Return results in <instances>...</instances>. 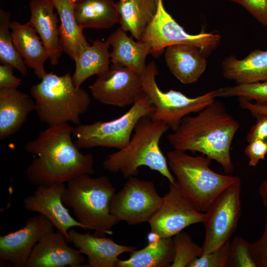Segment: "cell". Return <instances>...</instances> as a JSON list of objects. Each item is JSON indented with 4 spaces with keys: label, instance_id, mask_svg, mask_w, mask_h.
Masks as SVG:
<instances>
[{
    "label": "cell",
    "instance_id": "1",
    "mask_svg": "<svg viewBox=\"0 0 267 267\" xmlns=\"http://www.w3.org/2000/svg\"><path fill=\"white\" fill-rule=\"evenodd\" d=\"M73 129L68 123L50 126L26 144L25 150L34 156L26 170L32 183L47 186L95 173L93 156L80 152L72 141Z\"/></svg>",
    "mask_w": 267,
    "mask_h": 267
},
{
    "label": "cell",
    "instance_id": "2",
    "mask_svg": "<svg viewBox=\"0 0 267 267\" xmlns=\"http://www.w3.org/2000/svg\"><path fill=\"white\" fill-rule=\"evenodd\" d=\"M239 122L216 99L193 116L184 117L167 136L174 149L198 152L219 163L228 174L234 170L230 147Z\"/></svg>",
    "mask_w": 267,
    "mask_h": 267
},
{
    "label": "cell",
    "instance_id": "3",
    "mask_svg": "<svg viewBox=\"0 0 267 267\" xmlns=\"http://www.w3.org/2000/svg\"><path fill=\"white\" fill-rule=\"evenodd\" d=\"M169 129L164 123L153 120L149 116L142 117L128 145L107 156L103 163L104 169L111 173L120 172L128 178L138 174L139 167L146 166L158 172L170 183L175 182L167 159L159 146L161 137Z\"/></svg>",
    "mask_w": 267,
    "mask_h": 267
},
{
    "label": "cell",
    "instance_id": "4",
    "mask_svg": "<svg viewBox=\"0 0 267 267\" xmlns=\"http://www.w3.org/2000/svg\"><path fill=\"white\" fill-rule=\"evenodd\" d=\"M116 189L105 176L91 178L77 176L67 182L62 195L65 205L72 209L76 219L93 235H111L112 227L119 222L111 215L110 205Z\"/></svg>",
    "mask_w": 267,
    "mask_h": 267
},
{
    "label": "cell",
    "instance_id": "5",
    "mask_svg": "<svg viewBox=\"0 0 267 267\" xmlns=\"http://www.w3.org/2000/svg\"><path fill=\"white\" fill-rule=\"evenodd\" d=\"M30 94L39 119L49 126L69 122L79 125L80 116L91 103L87 91L75 86L70 72L62 76L46 73L31 87Z\"/></svg>",
    "mask_w": 267,
    "mask_h": 267
},
{
    "label": "cell",
    "instance_id": "6",
    "mask_svg": "<svg viewBox=\"0 0 267 267\" xmlns=\"http://www.w3.org/2000/svg\"><path fill=\"white\" fill-rule=\"evenodd\" d=\"M167 159L176 181L201 212L205 213L222 191L240 179L213 171L210 168L212 160L203 154L193 156L174 149L167 153Z\"/></svg>",
    "mask_w": 267,
    "mask_h": 267
},
{
    "label": "cell",
    "instance_id": "7",
    "mask_svg": "<svg viewBox=\"0 0 267 267\" xmlns=\"http://www.w3.org/2000/svg\"><path fill=\"white\" fill-rule=\"evenodd\" d=\"M155 110L146 95L120 117L77 125L73 130V135L76 137L74 143L79 149L104 147L122 149L129 143L139 120L144 116L150 117Z\"/></svg>",
    "mask_w": 267,
    "mask_h": 267
},
{
    "label": "cell",
    "instance_id": "8",
    "mask_svg": "<svg viewBox=\"0 0 267 267\" xmlns=\"http://www.w3.org/2000/svg\"><path fill=\"white\" fill-rule=\"evenodd\" d=\"M158 74L155 63L151 61L141 75V82L146 94L155 108L150 118L164 123L173 131L178 128L184 117L201 111L217 97L216 89L195 97H188L173 89L164 92L156 81Z\"/></svg>",
    "mask_w": 267,
    "mask_h": 267
},
{
    "label": "cell",
    "instance_id": "9",
    "mask_svg": "<svg viewBox=\"0 0 267 267\" xmlns=\"http://www.w3.org/2000/svg\"><path fill=\"white\" fill-rule=\"evenodd\" d=\"M140 41L150 44L151 54L155 56L169 45L186 44L199 47L208 57L220 44L221 36L214 33L201 32L195 35L187 33L167 11L163 0H157L156 14Z\"/></svg>",
    "mask_w": 267,
    "mask_h": 267
},
{
    "label": "cell",
    "instance_id": "10",
    "mask_svg": "<svg viewBox=\"0 0 267 267\" xmlns=\"http://www.w3.org/2000/svg\"><path fill=\"white\" fill-rule=\"evenodd\" d=\"M241 188L240 179L222 191L205 212L202 254L220 247L235 232L241 216Z\"/></svg>",
    "mask_w": 267,
    "mask_h": 267
},
{
    "label": "cell",
    "instance_id": "11",
    "mask_svg": "<svg viewBox=\"0 0 267 267\" xmlns=\"http://www.w3.org/2000/svg\"><path fill=\"white\" fill-rule=\"evenodd\" d=\"M163 197L154 183L132 177L113 195L110 205L111 215L118 221L129 224L149 222L160 208Z\"/></svg>",
    "mask_w": 267,
    "mask_h": 267
},
{
    "label": "cell",
    "instance_id": "12",
    "mask_svg": "<svg viewBox=\"0 0 267 267\" xmlns=\"http://www.w3.org/2000/svg\"><path fill=\"white\" fill-rule=\"evenodd\" d=\"M89 88L98 102L121 107L133 105L146 95L141 75L119 64L112 63Z\"/></svg>",
    "mask_w": 267,
    "mask_h": 267
},
{
    "label": "cell",
    "instance_id": "13",
    "mask_svg": "<svg viewBox=\"0 0 267 267\" xmlns=\"http://www.w3.org/2000/svg\"><path fill=\"white\" fill-rule=\"evenodd\" d=\"M206 213L199 211L177 181L170 183L162 205L148 222L151 231L161 238H171L185 227L203 222Z\"/></svg>",
    "mask_w": 267,
    "mask_h": 267
},
{
    "label": "cell",
    "instance_id": "14",
    "mask_svg": "<svg viewBox=\"0 0 267 267\" xmlns=\"http://www.w3.org/2000/svg\"><path fill=\"white\" fill-rule=\"evenodd\" d=\"M54 227L47 218L39 214L28 219L22 228L1 236L0 263L25 267L34 247L46 234L54 231Z\"/></svg>",
    "mask_w": 267,
    "mask_h": 267
},
{
    "label": "cell",
    "instance_id": "15",
    "mask_svg": "<svg viewBox=\"0 0 267 267\" xmlns=\"http://www.w3.org/2000/svg\"><path fill=\"white\" fill-rule=\"evenodd\" d=\"M64 183H55L47 186H38L33 195L26 197L23 200L25 208L29 211L37 212L47 218L71 243L69 230L79 227L88 228L74 218L62 201V195L65 189Z\"/></svg>",
    "mask_w": 267,
    "mask_h": 267
},
{
    "label": "cell",
    "instance_id": "16",
    "mask_svg": "<svg viewBox=\"0 0 267 267\" xmlns=\"http://www.w3.org/2000/svg\"><path fill=\"white\" fill-rule=\"evenodd\" d=\"M68 243L59 230L48 233L34 247L25 267H82L85 258Z\"/></svg>",
    "mask_w": 267,
    "mask_h": 267
},
{
    "label": "cell",
    "instance_id": "17",
    "mask_svg": "<svg viewBox=\"0 0 267 267\" xmlns=\"http://www.w3.org/2000/svg\"><path fill=\"white\" fill-rule=\"evenodd\" d=\"M68 234L74 246L87 256L89 267H115L119 255L131 253L136 248L118 244L105 236H97L89 232L82 233L72 228Z\"/></svg>",
    "mask_w": 267,
    "mask_h": 267
},
{
    "label": "cell",
    "instance_id": "18",
    "mask_svg": "<svg viewBox=\"0 0 267 267\" xmlns=\"http://www.w3.org/2000/svg\"><path fill=\"white\" fill-rule=\"evenodd\" d=\"M31 16L28 23L36 30L46 48L48 59L56 65L63 52L59 36V26L51 0H31Z\"/></svg>",
    "mask_w": 267,
    "mask_h": 267
},
{
    "label": "cell",
    "instance_id": "19",
    "mask_svg": "<svg viewBox=\"0 0 267 267\" xmlns=\"http://www.w3.org/2000/svg\"><path fill=\"white\" fill-rule=\"evenodd\" d=\"M165 59L172 74L181 83L196 82L205 71L207 57L192 44H179L166 48Z\"/></svg>",
    "mask_w": 267,
    "mask_h": 267
},
{
    "label": "cell",
    "instance_id": "20",
    "mask_svg": "<svg viewBox=\"0 0 267 267\" xmlns=\"http://www.w3.org/2000/svg\"><path fill=\"white\" fill-rule=\"evenodd\" d=\"M35 110V101L17 89H0V139L15 134Z\"/></svg>",
    "mask_w": 267,
    "mask_h": 267
},
{
    "label": "cell",
    "instance_id": "21",
    "mask_svg": "<svg viewBox=\"0 0 267 267\" xmlns=\"http://www.w3.org/2000/svg\"><path fill=\"white\" fill-rule=\"evenodd\" d=\"M10 28L17 51L26 66L33 69L37 77L42 79L46 73L44 65L49 55L39 36L28 22L21 24L12 21Z\"/></svg>",
    "mask_w": 267,
    "mask_h": 267
},
{
    "label": "cell",
    "instance_id": "22",
    "mask_svg": "<svg viewBox=\"0 0 267 267\" xmlns=\"http://www.w3.org/2000/svg\"><path fill=\"white\" fill-rule=\"evenodd\" d=\"M112 47L111 62L127 67L139 75L146 70L147 56L151 53L149 44L134 41L120 27L112 33L106 40Z\"/></svg>",
    "mask_w": 267,
    "mask_h": 267
},
{
    "label": "cell",
    "instance_id": "23",
    "mask_svg": "<svg viewBox=\"0 0 267 267\" xmlns=\"http://www.w3.org/2000/svg\"><path fill=\"white\" fill-rule=\"evenodd\" d=\"M223 77L237 85L267 80V50L255 49L244 58L231 55L222 63Z\"/></svg>",
    "mask_w": 267,
    "mask_h": 267
},
{
    "label": "cell",
    "instance_id": "24",
    "mask_svg": "<svg viewBox=\"0 0 267 267\" xmlns=\"http://www.w3.org/2000/svg\"><path fill=\"white\" fill-rule=\"evenodd\" d=\"M74 13L78 25L83 29H109L120 21L114 0H75Z\"/></svg>",
    "mask_w": 267,
    "mask_h": 267
},
{
    "label": "cell",
    "instance_id": "25",
    "mask_svg": "<svg viewBox=\"0 0 267 267\" xmlns=\"http://www.w3.org/2000/svg\"><path fill=\"white\" fill-rule=\"evenodd\" d=\"M51 0L60 20L59 36L62 51L74 61L83 48L89 44L83 34V29L75 19V0Z\"/></svg>",
    "mask_w": 267,
    "mask_h": 267
},
{
    "label": "cell",
    "instance_id": "26",
    "mask_svg": "<svg viewBox=\"0 0 267 267\" xmlns=\"http://www.w3.org/2000/svg\"><path fill=\"white\" fill-rule=\"evenodd\" d=\"M110 45L108 42L95 40L86 46L75 59L76 67L72 79L77 87L92 75L97 76L106 71L111 62Z\"/></svg>",
    "mask_w": 267,
    "mask_h": 267
},
{
    "label": "cell",
    "instance_id": "27",
    "mask_svg": "<svg viewBox=\"0 0 267 267\" xmlns=\"http://www.w3.org/2000/svg\"><path fill=\"white\" fill-rule=\"evenodd\" d=\"M120 28L140 41L157 10V0H127L117 2Z\"/></svg>",
    "mask_w": 267,
    "mask_h": 267
},
{
    "label": "cell",
    "instance_id": "28",
    "mask_svg": "<svg viewBox=\"0 0 267 267\" xmlns=\"http://www.w3.org/2000/svg\"><path fill=\"white\" fill-rule=\"evenodd\" d=\"M130 258L117 262L116 267H167L173 262L175 247L173 238H161L156 244H149L130 253Z\"/></svg>",
    "mask_w": 267,
    "mask_h": 267
},
{
    "label": "cell",
    "instance_id": "29",
    "mask_svg": "<svg viewBox=\"0 0 267 267\" xmlns=\"http://www.w3.org/2000/svg\"><path fill=\"white\" fill-rule=\"evenodd\" d=\"M10 14L0 9V61L8 64L17 70L23 76L27 74V66L13 44L10 25Z\"/></svg>",
    "mask_w": 267,
    "mask_h": 267
},
{
    "label": "cell",
    "instance_id": "30",
    "mask_svg": "<svg viewBox=\"0 0 267 267\" xmlns=\"http://www.w3.org/2000/svg\"><path fill=\"white\" fill-rule=\"evenodd\" d=\"M217 97H244L248 100L267 105V80L249 84L236 85L220 88L216 89Z\"/></svg>",
    "mask_w": 267,
    "mask_h": 267
},
{
    "label": "cell",
    "instance_id": "31",
    "mask_svg": "<svg viewBox=\"0 0 267 267\" xmlns=\"http://www.w3.org/2000/svg\"><path fill=\"white\" fill-rule=\"evenodd\" d=\"M173 241L175 257L170 267H188L193 261L202 255V246L196 244L185 231L175 235Z\"/></svg>",
    "mask_w": 267,
    "mask_h": 267
},
{
    "label": "cell",
    "instance_id": "32",
    "mask_svg": "<svg viewBox=\"0 0 267 267\" xmlns=\"http://www.w3.org/2000/svg\"><path fill=\"white\" fill-rule=\"evenodd\" d=\"M250 244L241 237H234L230 243L227 267H256L251 256Z\"/></svg>",
    "mask_w": 267,
    "mask_h": 267
},
{
    "label": "cell",
    "instance_id": "33",
    "mask_svg": "<svg viewBox=\"0 0 267 267\" xmlns=\"http://www.w3.org/2000/svg\"><path fill=\"white\" fill-rule=\"evenodd\" d=\"M230 240L225 242L219 248L202 254L193 261L188 267H226L229 259Z\"/></svg>",
    "mask_w": 267,
    "mask_h": 267
},
{
    "label": "cell",
    "instance_id": "34",
    "mask_svg": "<svg viewBox=\"0 0 267 267\" xmlns=\"http://www.w3.org/2000/svg\"><path fill=\"white\" fill-rule=\"evenodd\" d=\"M243 7L261 24L267 26V0H229Z\"/></svg>",
    "mask_w": 267,
    "mask_h": 267
},
{
    "label": "cell",
    "instance_id": "35",
    "mask_svg": "<svg viewBox=\"0 0 267 267\" xmlns=\"http://www.w3.org/2000/svg\"><path fill=\"white\" fill-rule=\"evenodd\" d=\"M250 247L256 267H267V219L262 236L256 241L250 243Z\"/></svg>",
    "mask_w": 267,
    "mask_h": 267
},
{
    "label": "cell",
    "instance_id": "36",
    "mask_svg": "<svg viewBox=\"0 0 267 267\" xmlns=\"http://www.w3.org/2000/svg\"><path fill=\"white\" fill-rule=\"evenodd\" d=\"M244 154L249 160V166L256 167L267 154V140L254 139L249 142L244 149Z\"/></svg>",
    "mask_w": 267,
    "mask_h": 267
},
{
    "label": "cell",
    "instance_id": "37",
    "mask_svg": "<svg viewBox=\"0 0 267 267\" xmlns=\"http://www.w3.org/2000/svg\"><path fill=\"white\" fill-rule=\"evenodd\" d=\"M14 67L8 64L0 65V89H17L22 80L13 75Z\"/></svg>",
    "mask_w": 267,
    "mask_h": 267
},
{
    "label": "cell",
    "instance_id": "38",
    "mask_svg": "<svg viewBox=\"0 0 267 267\" xmlns=\"http://www.w3.org/2000/svg\"><path fill=\"white\" fill-rule=\"evenodd\" d=\"M256 123L251 127L248 132L246 139L249 142L254 139L267 140V115L256 114Z\"/></svg>",
    "mask_w": 267,
    "mask_h": 267
},
{
    "label": "cell",
    "instance_id": "39",
    "mask_svg": "<svg viewBox=\"0 0 267 267\" xmlns=\"http://www.w3.org/2000/svg\"><path fill=\"white\" fill-rule=\"evenodd\" d=\"M238 102L241 108L250 111L253 116L260 114L267 115V105L253 103L250 100L241 97H238Z\"/></svg>",
    "mask_w": 267,
    "mask_h": 267
},
{
    "label": "cell",
    "instance_id": "40",
    "mask_svg": "<svg viewBox=\"0 0 267 267\" xmlns=\"http://www.w3.org/2000/svg\"><path fill=\"white\" fill-rule=\"evenodd\" d=\"M258 192L264 206L267 209V178L259 186Z\"/></svg>",
    "mask_w": 267,
    "mask_h": 267
},
{
    "label": "cell",
    "instance_id": "41",
    "mask_svg": "<svg viewBox=\"0 0 267 267\" xmlns=\"http://www.w3.org/2000/svg\"><path fill=\"white\" fill-rule=\"evenodd\" d=\"M147 239L148 244H156L159 242L161 237L158 233L150 231L147 234Z\"/></svg>",
    "mask_w": 267,
    "mask_h": 267
},
{
    "label": "cell",
    "instance_id": "42",
    "mask_svg": "<svg viewBox=\"0 0 267 267\" xmlns=\"http://www.w3.org/2000/svg\"><path fill=\"white\" fill-rule=\"evenodd\" d=\"M121 1H125V0H120Z\"/></svg>",
    "mask_w": 267,
    "mask_h": 267
}]
</instances>
